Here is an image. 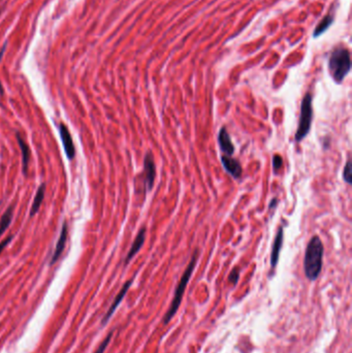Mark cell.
Returning a JSON list of instances; mask_svg holds the SVG:
<instances>
[{
  "label": "cell",
  "mask_w": 352,
  "mask_h": 353,
  "mask_svg": "<svg viewBox=\"0 0 352 353\" xmlns=\"http://www.w3.org/2000/svg\"><path fill=\"white\" fill-rule=\"evenodd\" d=\"M13 239H14V235H10V237H7L2 243H0V254H1L3 249L8 245V243H10Z\"/></svg>",
  "instance_id": "cell-21"
},
{
  "label": "cell",
  "mask_w": 352,
  "mask_h": 353,
  "mask_svg": "<svg viewBox=\"0 0 352 353\" xmlns=\"http://www.w3.org/2000/svg\"><path fill=\"white\" fill-rule=\"evenodd\" d=\"M112 337H113V332H111L110 334H108V335H106V339L102 342V344H100L99 347H98V348H97V350L95 351V353H104V352H105V350L106 349V347L108 346V343L111 342Z\"/></svg>",
  "instance_id": "cell-18"
},
{
  "label": "cell",
  "mask_w": 352,
  "mask_h": 353,
  "mask_svg": "<svg viewBox=\"0 0 352 353\" xmlns=\"http://www.w3.org/2000/svg\"><path fill=\"white\" fill-rule=\"evenodd\" d=\"M59 133H60V138L62 141L65 154L69 157L70 160H72V159L75 157V148H74L71 134L68 128V126L61 123L59 126Z\"/></svg>",
  "instance_id": "cell-6"
},
{
  "label": "cell",
  "mask_w": 352,
  "mask_h": 353,
  "mask_svg": "<svg viewBox=\"0 0 352 353\" xmlns=\"http://www.w3.org/2000/svg\"><path fill=\"white\" fill-rule=\"evenodd\" d=\"M276 206H277V199H276V198H274L273 200H272V203H271V205H270V209H274Z\"/></svg>",
  "instance_id": "cell-23"
},
{
  "label": "cell",
  "mask_w": 352,
  "mask_h": 353,
  "mask_svg": "<svg viewBox=\"0 0 352 353\" xmlns=\"http://www.w3.org/2000/svg\"><path fill=\"white\" fill-rule=\"evenodd\" d=\"M218 142H219V147L221 151L226 156H231L233 154L234 146L226 128L223 127L220 129L219 134H218Z\"/></svg>",
  "instance_id": "cell-9"
},
{
  "label": "cell",
  "mask_w": 352,
  "mask_h": 353,
  "mask_svg": "<svg viewBox=\"0 0 352 353\" xmlns=\"http://www.w3.org/2000/svg\"><path fill=\"white\" fill-rule=\"evenodd\" d=\"M313 97L311 93H307L300 105V114H299V127L296 132V141H303L310 132L313 119Z\"/></svg>",
  "instance_id": "cell-4"
},
{
  "label": "cell",
  "mask_w": 352,
  "mask_h": 353,
  "mask_svg": "<svg viewBox=\"0 0 352 353\" xmlns=\"http://www.w3.org/2000/svg\"><path fill=\"white\" fill-rule=\"evenodd\" d=\"M17 141H18V144L20 146L21 152H22V163H23V173L24 175H27L28 173V167H29V161H30V149L27 145V142L25 141L23 137L19 132L16 133Z\"/></svg>",
  "instance_id": "cell-13"
},
{
  "label": "cell",
  "mask_w": 352,
  "mask_h": 353,
  "mask_svg": "<svg viewBox=\"0 0 352 353\" xmlns=\"http://www.w3.org/2000/svg\"><path fill=\"white\" fill-rule=\"evenodd\" d=\"M144 169H145V185L147 191H151L153 189L154 182L156 178V165L154 162V158L150 152L147 153L144 160Z\"/></svg>",
  "instance_id": "cell-5"
},
{
  "label": "cell",
  "mask_w": 352,
  "mask_h": 353,
  "mask_svg": "<svg viewBox=\"0 0 352 353\" xmlns=\"http://www.w3.org/2000/svg\"><path fill=\"white\" fill-rule=\"evenodd\" d=\"M13 214H14V207H10L2 215L1 220H0V235L3 234L8 226H10L13 219Z\"/></svg>",
  "instance_id": "cell-16"
},
{
  "label": "cell",
  "mask_w": 352,
  "mask_h": 353,
  "mask_svg": "<svg viewBox=\"0 0 352 353\" xmlns=\"http://www.w3.org/2000/svg\"><path fill=\"white\" fill-rule=\"evenodd\" d=\"M45 193H46V184H41L39 188L37 189L35 200H33V204H32L31 210H30V216H33L37 213L41 204H43Z\"/></svg>",
  "instance_id": "cell-14"
},
{
  "label": "cell",
  "mask_w": 352,
  "mask_h": 353,
  "mask_svg": "<svg viewBox=\"0 0 352 353\" xmlns=\"http://www.w3.org/2000/svg\"><path fill=\"white\" fill-rule=\"evenodd\" d=\"M145 239H146V229L142 228L139 231L135 241H133V243H132L128 254H127L126 258H125V264L127 265L130 262V260L133 258V256H135L138 253V252L141 250V248L142 247V245H144V243H145Z\"/></svg>",
  "instance_id": "cell-12"
},
{
  "label": "cell",
  "mask_w": 352,
  "mask_h": 353,
  "mask_svg": "<svg viewBox=\"0 0 352 353\" xmlns=\"http://www.w3.org/2000/svg\"><path fill=\"white\" fill-rule=\"evenodd\" d=\"M351 70L350 53L346 48L334 49L329 60V71L334 82L341 83Z\"/></svg>",
  "instance_id": "cell-3"
},
{
  "label": "cell",
  "mask_w": 352,
  "mask_h": 353,
  "mask_svg": "<svg viewBox=\"0 0 352 353\" xmlns=\"http://www.w3.org/2000/svg\"><path fill=\"white\" fill-rule=\"evenodd\" d=\"M352 167L351 161L348 160L344 166V171H343V179L347 184H352Z\"/></svg>",
  "instance_id": "cell-17"
},
{
  "label": "cell",
  "mask_w": 352,
  "mask_h": 353,
  "mask_svg": "<svg viewBox=\"0 0 352 353\" xmlns=\"http://www.w3.org/2000/svg\"><path fill=\"white\" fill-rule=\"evenodd\" d=\"M240 278V270L239 267H234L233 270L231 271L229 277V282L231 283L232 285H237L238 281Z\"/></svg>",
  "instance_id": "cell-19"
},
{
  "label": "cell",
  "mask_w": 352,
  "mask_h": 353,
  "mask_svg": "<svg viewBox=\"0 0 352 353\" xmlns=\"http://www.w3.org/2000/svg\"><path fill=\"white\" fill-rule=\"evenodd\" d=\"M323 250L320 238L314 235L308 243L304 259L305 274L310 281H315L321 273Z\"/></svg>",
  "instance_id": "cell-1"
},
{
  "label": "cell",
  "mask_w": 352,
  "mask_h": 353,
  "mask_svg": "<svg viewBox=\"0 0 352 353\" xmlns=\"http://www.w3.org/2000/svg\"><path fill=\"white\" fill-rule=\"evenodd\" d=\"M221 162H222V165L224 167V170L226 171V173L229 174L233 179H239L242 176V173H243L242 165H241L240 161L237 160V159L232 158L231 156L222 155Z\"/></svg>",
  "instance_id": "cell-7"
},
{
  "label": "cell",
  "mask_w": 352,
  "mask_h": 353,
  "mask_svg": "<svg viewBox=\"0 0 352 353\" xmlns=\"http://www.w3.org/2000/svg\"><path fill=\"white\" fill-rule=\"evenodd\" d=\"M68 234H69V228H68V223H66V221H65L63 223V225H62L60 237H59V239H58L57 245H56V248H55V251H54V254L52 256L51 265H54L57 262V260L59 259V257L61 256L62 252H63L64 248H65V245H66V241H68Z\"/></svg>",
  "instance_id": "cell-10"
},
{
  "label": "cell",
  "mask_w": 352,
  "mask_h": 353,
  "mask_svg": "<svg viewBox=\"0 0 352 353\" xmlns=\"http://www.w3.org/2000/svg\"><path fill=\"white\" fill-rule=\"evenodd\" d=\"M197 258H198V250H195L194 255H192V257H191L189 265H187V268L185 270V272H184L183 276L181 277V279H180V281H179V283L177 285V288H176V291H175V294H174V299H173V301H172V304L170 306V309L167 310V312L165 313V315H164V317L162 319L164 325L169 324V322L174 318L176 313H177V311H178V309H179V307L181 305L184 292H185V289L187 287V284H188V282H189V280L191 278L192 273H194V268H195Z\"/></svg>",
  "instance_id": "cell-2"
},
{
  "label": "cell",
  "mask_w": 352,
  "mask_h": 353,
  "mask_svg": "<svg viewBox=\"0 0 352 353\" xmlns=\"http://www.w3.org/2000/svg\"><path fill=\"white\" fill-rule=\"evenodd\" d=\"M6 45L7 43H5L1 49V51H0V61H1L2 59V56L4 54V51H5V48H6ZM0 95H3V88H2V85H1V82H0Z\"/></svg>",
  "instance_id": "cell-22"
},
{
  "label": "cell",
  "mask_w": 352,
  "mask_h": 353,
  "mask_svg": "<svg viewBox=\"0 0 352 353\" xmlns=\"http://www.w3.org/2000/svg\"><path fill=\"white\" fill-rule=\"evenodd\" d=\"M283 165V159L279 154H276L273 158V167H274V172L277 173Z\"/></svg>",
  "instance_id": "cell-20"
},
{
  "label": "cell",
  "mask_w": 352,
  "mask_h": 353,
  "mask_svg": "<svg viewBox=\"0 0 352 353\" xmlns=\"http://www.w3.org/2000/svg\"><path fill=\"white\" fill-rule=\"evenodd\" d=\"M283 228H279L277 235H276L275 241H274V245H273V249H272V254H271V266L273 268L276 267V265H278L279 262V257H280V252L283 246Z\"/></svg>",
  "instance_id": "cell-11"
},
{
  "label": "cell",
  "mask_w": 352,
  "mask_h": 353,
  "mask_svg": "<svg viewBox=\"0 0 352 353\" xmlns=\"http://www.w3.org/2000/svg\"><path fill=\"white\" fill-rule=\"evenodd\" d=\"M333 22H334V17L326 15L324 18L319 22V24L317 25V27L314 30L313 36L317 37V36L321 35L325 30H328V28H330V26L333 24Z\"/></svg>",
  "instance_id": "cell-15"
},
{
  "label": "cell",
  "mask_w": 352,
  "mask_h": 353,
  "mask_svg": "<svg viewBox=\"0 0 352 353\" xmlns=\"http://www.w3.org/2000/svg\"><path fill=\"white\" fill-rule=\"evenodd\" d=\"M132 281H133V280L131 279V280H129V281H127L126 283H125V284H124V286H123V287H122V289L120 290V292H119L118 294H117V297L115 298V300H114V301H113V304L111 305L110 309H108L107 313L106 314V316H105V318H104L103 324H106V323L108 321V319H110V318L113 316V314H114V312L116 311V309L119 307V305L121 304V301L123 300L124 297H125V294L127 293V291H128L129 287L131 286Z\"/></svg>",
  "instance_id": "cell-8"
}]
</instances>
